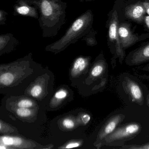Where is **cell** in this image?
Segmentation results:
<instances>
[{"mask_svg":"<svg viewBox=\"0 0 149 149\" xmlns=\"http://www.w3.org/2000/svg\"><path fill=\"white\" fill-rule=\"evenodd\" d=\"M37 5L43 38L56 36L66 22V2L62 0H32Z\"/></svg>","mask_w":149,"mask_h":149,"instance_id":"6da1fadb","label":"cell"},{"mask_svg":"<svg viewBox=\"0 0 149 149\" xmlns=\"http://www.w3.org/2000/svg\"><path fill=\"white\" fill-rule=\"evenodd\" d=\"M93 15L91 10L87 11L76 18L63 36L56 41L47 46V51L59 53L71 44L81 39L91 29L93 22Z\"/></svg>","mask_w":149,"mask_h":149,"instance_id":"7a4b0ae2","label":"cell"},{"mask_svg":"<svg viewBox=\"0 0 149 149\" xmlns=\"http://www.w3.org/2000/svg\"><path fill=\"white\" fill-rule=\"evenodd\" d=\"M141 130V125L138 123L126 124L116 128L105 139L103 144L109 146H122L126 141L134 138Z\"/></svg>","mask_w":149,"mask_h":149,"instance_id":"3957f363","label":"cell"},{"mask_svg":"<svg viewBox=\"0 0 149 149\" xmlns=\"http://www.w3.org/2000/svg\"><path fill=\"white\" fill-rule=\"evenodd\" d=\"M118 17L116 11H114L111 15L109 30V37L111 41L114 42L116 44V53L122 62L125 56V54L122 47L118 34Z\"/></svg>","mask_w":149,"mask_h":149,"instance_id":"277c9868","label":"cell"},{"mask_svg":"<svg viewBox=\"0 0 149 149\" xmlns=\"http://www.w3.org/2000/svg\"><path fill=\"white\" fill-rule=\"evenodd\" d=\"M14 6L13 15L39 19V9L32 0H17Z\"/></svg>","mask_w":149,"mask_h":149,"instance_id":"5b68a950","label":"cell"},{"mask_svg":"<svg viewBox=\"0 0 149 149\" xmlns=\"http://www.w3.org/2000/svg\"><path fill=\"white\" fill-rule=\"evenodd\" d=\"M123 86L132 102L142 105L143 104V92L139 85L128 77H125Z\"/></svg>","mask_w":149,"mask_h":149,"instance_id":"8992f818","label":"cell"},{"mask_svg":"<svg viewBox=\"0 0 149 149\" xmlns=\"http://www.w3.org/2000/svg\"><path fill=\"white\" fill-rule=\"evenodd\" d=\"M125 118L123 114H119L113 116L108 119L100 131L99 139L101 143H103L105 139L114 132Z\"/></svg>","mask_w":149,"mask_h":149,"instance_id":"52a82bcc","label":"cell"},{"mask_svg":"<svg viewBox=\"0 0 149 149\" xmlns=\"http://www.w3.org/2000/svg\"><path fill=\"white\" fill-rule=\"evenodd\" d=\"M118 32L121 44L123 49L130 47L138 40L137 36L132 33L129 26L126 24L119 25Z\"/></svg>","mask_w":149,"mask_h":149,"instance_id":"ba28073f","label":"cell"},{"mask_svg":"<svg viewBox=\"0 0 149 149\" xmlns=\"http://www.w3.org/2000/svg\"><path fill=\"white\" fill-rule=\"evenodd\" d=\"M146 10L143 3H138L130 5L125 9V16L137 22H142L144 20Z\"/></svg>","mask_w":149,"mask_h":149,"instance_id":"9c48e42d","label":"cell"},{"mask_svg":"<svg viewBox=\"0 0 149 149\" xmlns=\"http://www.w3.org/2000/svg\"><path fill=\"white\" fill-rule=\"evenodd\" d=\"M19 41L13 35L10 33L0 35L1 54L11 52L19 44Z\"/></svg>","mask_w":149,"mask_h":149,"instance_id":"30bf717a","label":"cell"},{"mask_svg":"<svg viewBox=\"0 0 149 149\" xmlns=\"http://www.w3.org/2000/svg\"><path fill=\"white\" fill-rule=\"evenodd\" d=\"M149 61V43L135 52L132 56L131 63L137 65Z\"/></svg>","mask_w":149,"mask_h":149,"instance_id":"8fae6325","label":"cell"},{"mask_svg":"<svg viewBox=\"0 0 149 149\" xmlns=\"http://www.w3.org/2000/svg\"><path fill=\"white\" fill-rule=\"evenodd\" d=\"M88 63V59L85 57H78L76 59L73 66V72L74 74H77L84 70Z\"/></svg>","mask_w":149,"mask_h":149,"instance_id":"7c38bea8","label":"cell"},{"mask_svg":"<svg viewBox=\"0 0 149 149\" xmlns=\"http://www.w3.org/2000/svg\"><path fill=\"white\" fill-rule=\"evenodd\" d=\"M106 70V65L105 62L101 61L96 64L91 70V74L93 77H97L102 75Z\"/></svg>","mask_w":149,"mask_h":149,"instance_id":"4fadbf2b","label":"cell"},{"mask_svg":"<svg viewBox=\"0 0 149 149\" xmlns=\"http://www.w3.org/2000/svg\"><path fill=\"white\" fill-rule=\"evenodd\" d=\"M95 32L93 29H91L88 33L85 35L81 40L86 41L87 45L88 46H94L97 44L95 38Z\"/></svg>","mask_w":149,"mask_h":149,"instance_id":"5bb4252c","label":"cell"},{"mask_svg":"<svg viewBox=\"0 0 149 149\" xmlns=\"http://www.w3.org/2000/svg\"><path fill=\"white\" fill-rule=\"evenodd\" d=\"M14 80V77L11 73H5L0 76V83L3 85H10L13 82Z\"/></svg>","mask_w":149,"mask_h":149,"instance_id":"9a60e30c","label":"cell"},{"mask_svg":"<svg viewBox=\"0 0 149 149\" xmlns=\"http://www.w3.org/2000/svg\"><path fill=\"white\" fill-rule=\"evenodd\" d=\"M16 113L18 116L22 117H27L30 116L31 111L30 110L26 108H20L16 111Z\"/></svg>","mask_w":149,"mask_h":149,"instance_id":"2e32d148","label":"cell"},{"mask_svg":"<svg viewBox=\"0 0 149 149\" xmlns=\"http://www.w3.org/2000/svg\"><path fill=\"white\" fill-rule=\"evenodd\" d=\"M42 88L40 85H35L31 89L30 93L34 97H37L41 94Z\"/></svg>","mask_w":149,"mask_h":149,"instance_id":"e0dca14e","label":"cell"},{"mask_svg":"<svg viewBox=\"0 0 149 149\" xmlns=\"http://www.w3.org/2000/svg\"><path fill=\"white\" fill-rule=\"evenodd\" d=\"M33 103L30 100L28 99H24L19 102L18 106L20 108H28L33 106Z\"/></svg>","mask_w":149,"mask_h":149,"instance_id":"ac0fdd59","label":"cell"},{"mask_svg":"<svg viewBox=\"0 0 149 149\" xmlns=\"http://www.w3.org/2000/svg\"><path fill=\"white\" fill-rule=\"evenodd\" d=\"M1 141L3 143L6 145H13L14 143V139L13 138L9 136H4L1 138Z\"/></svg>","mask_w":149,"mask_h":149,"instance_id":"d6986e66","label":"cell"},{"mask_svg":"<svg viewBox=\"0 0 149 149\" xmlns=\"http://www.w3.org/2000/svg\"><path fill=\"white\" fill-rule=\"evenodd\" d=\"M123 146L122 148L123 149H149V143L143 145L141 146Z\"/></svg>","mask_w":149,"mask_h":149,"instance_id":"ffe728a7","label":"cell"},{"mask_svg":"<svg viewBox=\"0 0 149 149\" xmlns=\"http://www.w3.org/2000/svg\"><path fill=\"white\" fill-rule=\"evenodd\" d=\"M8 15V13L4 10H0V25H5L6 24L7 18L6 16Z\"/></svg>","mask_w":149,"mask_h":149,"instance_id":"44dd1931","label":"cell"},{"mask_svg":"<svg viewBox=\"0 0 149 149\" xmlns=\"http://www.w3.org/2000/svg\"><path fill=\"white\" fill-rule=\"evenodd\" d=\"M63 125L65 128L69 129L73 128L74 126V122L72 120L69 118L64 119L63 121Z\"/></svg>","mask_w":149,"mask_h":149,"instance_id":"7402d4cb","label":"cell"},{"mask_svg":"<svg viewBox=\"0 0 149 149\" xmlns=\"http://www.w3.org/2000/svg\"><path fill=\"white\" fill-rule=\"evenodd\" d=\"M67 93L64 90L57 91L55 95L56 98L58 99H64L67 97Z\"/></svg>","mask_w":149,"mask_h":149,"instance_id":"603a6c76","label":"cell"},{"mask_svg":"<svg viewBox=\"0 0 149 149\" xmlns=\"http://www.w3.org/2000/svg\"><path fill=\"white\" fill-rule=\"evenodd\" d=\"M80 144L79 143L77 142H73V143H70L68 144L66 146V148L69 149V148H74V147H78Z\"/></svg>","mask_w":149,"mask_h":149,"instance_id":"cb8c5ba5","label":"cell"},{"mask_svg":"<svg viewBox=\"0 0 149 149\" xmlns=\"http://www.w3.org/2000/svg\"><path fill=\"white\" fill-rule=\"evenodd\" d=\"M82 119L83 122L85 124H86L88 123L89 122L90 120L91 117L90 116L88 115V114H84V115L83 116Z\"/></svg>","mask_w":149,"mask_h":149,"instance_id":"d4e9b609","label":"cell"},{"mask_svg":"<svg viewBox=\"0 0 149 149\" xmlns=\"http://www.w3.org/2000/svg\"><path fill=\"white\" fill-rule=\"evenodd\" d=\"M144 6L146 10V13L148 15H149V2L147 1H144L143 2Z\"/></svg>","mask_w":149,"mask_h":149,"instance_id":"484cf974","label":"cell"},{"mask_svg":"<svg viewBox=\"0 0 149 149\" xmlns=\"http://www.w3.org/2000/svg\"><path fill=\"white\" fill-rule=\"evenodd\" d=\"M145 23L146 25V26L149 29V15H146L144 17V18Z\"/></svg>","mask_w":149,"mask_h":149,"instance_id":"4316f807","label":"cell"},{"mask_svg":"<svg viewBox=\"0 0 149 149\" xmlns=\"http://www.w3.org/2000/svg\"><path fill=\"white\" fill-rule=\"evenodd\" d=\"M14 145H19L21 143V140L19 138H14Z\"/></svg>","mask_w":149,"mask_h":149,"instance_id":"83f0119b","label":"cell"},{"mask_svg":"<svg viewBox=\"0 0 149 149\" xmlns=\"http://www.w3.org/2000/svg\"><path fill=\"white\" fill-rule=\"evenodd\" d=\"M146 103H147V105L149 107V95H148L146 97Z\"/></svg>","mask_w":149,"mask_h":149,"instance_id":"f1b7e54d","label":"cell"},{"mask_svg":"<svg viewBox=\"0 0 149 149\" xmlns=\"http://www.w3.org/2000/svg\"><path fill=\"white\" fill-rule=\"evenodd\" d=\"M79 1H80V2H85V1H93V0H79Z\"/></svg>","mask_w":149,"mask_h":149,"instance_id":"f546056e","label":"cell"},{"mask_svg":"<svg viewBox=\"0 0 149 149\" xmlns=\"http://www.w3.org/2000/svg\"><path fill=\"white\" fill-rule=\"evenodd\" d=\"M148 70H149V67H148Z\"/></svg>","mask_w":149,"mask_h":149,"instance_id":"4dcf8cb0","label":"cell"}]
</instances>
